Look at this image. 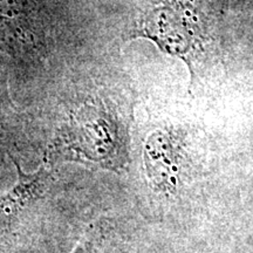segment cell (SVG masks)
I'll list each match as a JSON object with an SVG mask.
<instances>
[{
	"mask_svg": "<svg viewBox=\"0 0 253 253\" xmlns=\"http://www.w3.org/2000/svg\"><path fill=\"white\" fill-rule=\"evenodd\" d=\"M119 119L102 104H84L71 116L53 144L54 153L109 167L125 154Z\"/></svg>",
	"mask_w": 253,
	"mask_h": 253,
	"instance_id": "cell-1",
	"label": "cell"
},
{
	"mask_svg": "<svg viewBox=\"0 0 253 253\" xmlns=\"http://www.w3.org/2000/svg\"><path fill=\"white\" fill-rule=\"evenodd\" d=\"M45 0H0V50L32 53L43 38Z\"/></svg>",
	"mask_w": 253,
	"mask_h": 253,
	"instance_id": "cell-3",
	"label": "cell"
},
{
	"mask_svg": "<svg viewBox=\"0 0 253 253\" xmlns=\"http://www.w3.org/2000/svg\"><path fill=\"white\" fill-rule=\"evenodd\" d=\"M18 172L17 184L0 195V240L15 229L28 208L39 197L46 182L43 171L27 175L18 166Z\"/></svg>",
	"mask_w": 253,
	"mask_h": 253,
	"instance_id": "cell-4",
	"label": "cell"
},
{
	"mask_svg": "<svg viewBox=\"0 0 253 253\" xmlns=\"http://www.w3.org/2000/svg\"><path fill=\"white\" fill-rule=\"evenodd\" d=\"M1 102V101H0ZM5 122L4 115H2L1 103H0V157H1L2 151H4V142H5Z\"/></svg>",
	"mask_w": 253,
	"mask_h": 253,
	"instance_id": "cell-6",
	"label": "cell"
},
{
	"mask_svg": "<svg viewBox=\"0 0 253 253\" xmlns=\"http://www.w3.org/2000/svg\"><path fill=\"white\" fill-rule=\"evenodd\" d=\"M106 252V240L101 235L100 230L93 231L75 248L72 253H104Z\"/></svg>",
	"mask_w": 253,
	"mask_h": 253,
	"instance_id": "cell-5",
	"label": "cell"
},
{
	"mask_svg": "<svg viewBox=\"0 0 253 253\" xmlns=\"http://www.w3.org/2000/svg\"><path fill=\"white\" fill-rule=\"evenodd\" d=\"M207 36L205 21L190 0H169L156 5L138 21L134 33V38L149 39L167 54L181 58L191 74Z\"/></svg>",
	"mask_w": 253,
	"mask_h": 253,
	"instance_id": "cell-2",
	"label": "cell"
}]
</instances>
